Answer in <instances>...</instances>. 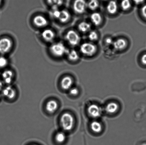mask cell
Wrapping results in <instances>:
<instances>
[{
	"mask_svg": "<svg viewBox=\"0 0 146 145\" xmlns=\"http://www.w3.org/2000/svg\"><path fill=\"white\" fill-rule=\"evenodd\" d=\"M8 60L5 56L2 55L0 56V68L3 69L5 68L8 65Z\"/></svg>",
	"mask_w": 146,
	"mask_h": 145,
	"instance_id": "26",
	"label": "cell"
},
{
	"mask_svg": "<svg viewBox=\"0 0 146 145\" xmlns=\"http://www.w3.org/2000/svg\"><path fill=\"white\" fill-rule=\"evenodd\" d=\"M90 18L92 22L96 26L99 25L102 21V17L98 12L93 13L91 14Z\"/></svg>",
	"mask_w": 146,
	"mask_h": 145,
	"instance_id": "20",
	"label": "cell"
},
{
	"mask_svg": "<svg viewBox=\"0 0 146 145\" xmlns=\"http://www.w3.org/2000/svg\"><path fill=\"white\" fill-rule=\"evenodd\" d=\"M134 2L136 4H140L142 3L145 0H133Z\"/></svg>",
	"mask_w": 146,
	"mask_h": 145,
	"instance_id": "32",
	"label": "cell"
},
{
	"mask_svg": "<svg viewBox=\"0 0 146 145\" xmlns=\"http://www.w3.org/2000/svg\"><path fill=\"white\" fill-rule=\"evenodd\" d=\"M50 53L54 57L60 58L66 55L68 49L62 42H54L49 48Z\"/></svg>",
	"mask_w": 146,
	"mask_h": 145,
	"instance_id": "1",
	"label": "cell"
},
{
	"mask_svg": "<svg viewBox=\"0 0 146 145\" xmlns=\"http://www.w3.org/2000/svg\"><path fill=\"white\" fill-rule=\"evenodd\" d=\"M51 9L61 8L63 5L64 0H46Z\"/></svg>",
	"mask_w": 146,
	"mask_h": 145,
	"instance_id": "14",
	"label": "cell"
},
{
	"mask_svg": "<svg viewBox=\"0 0 146 145\" xmlns=\"http://www.w3.org/2000/svg\"><path fill=\"white\" fill-rule=\"evenodd\" d=\"M107 9L110 14H114L116 13L118 10V5L115 1H111L107 6Z\"/></svg>",
	"mask_w": 146,
	"mask_h": 145,
	"instance_id": "21",
	"label": "cell"
},
{
	"mask_svg": "<svg viewBox=\"0 0 146 145\" xmlns=\"http://www.w3.org/2000/svg\"><path fill=\"white\" fill-rule=\"evenodd\" d=\"M90 127L92 131L96 133H101L102 130V126L99 122L94 121L90 124Z\"/></svg>",
	"mask_w": 146,
	"mask_h": 145,
	"instance_id": "19",
	"label": "cell"
},
{
	"mask_svg": "<svg viewBox=\"0 0 146 145\" xmlns=\"http://www.w3.org/2000/svg\"><path fill=\"white\" fill-rule=\"evenodd\" d=\"M103 1H107V0H103Z\"/></svg>",
	"mask_w": 146,
	"mask_h": 145,
	"instance_id": "35",
	"label": "cell"
},
{
	"mask_svg": "<svg viewBox=\"0 0 146 145\" xmlns=\"http://www.w3.org/2000/svg\"><path fill=\"white\" fill-rule=\"evenodd\" d=\"M2 94L8 99H12L15 97L16 92L11 86H8L3 89Z\"/></svg>",
	"mask_w": 146,
	"mask_h": 145,
	"instance_id": "13",
	"label": "cell"
},
{
	"mask_svg": "<svg viewBox=\"0 0 146 145\" xmlns=\"http://www.w3.org/2000/svg\"><path fill=\"white\" fill-rule=\"evenodd\" d=\"M74 120L72 115L69 113H64L61 116L60 123L61 127L65 131L72 130L74 125Z\"/></svg>",
	"mask_w": 146,
	"mask_h": 145,
	"instance_id": "3",
	"label": "cell"
},
{
	"mask_svg": "<svg viewBox=\"0 0 146 145\" xmlns=\"http://www.w3.org/2000/svg\"><path fill=\"white\" fill-rule=\"evenodd\" d=\"M58 106V104L56 101L50 100L47 102L46 106V109L48 113H53L57 110Z\"/></svg>",
	"mask_w": 146,
	"mask_h": 145,
	"instance_id": "17",
	"label": "cell"
},
{
	"mask_svg": "<svg viewBox=\"0 0 146 145\" xmlns=\"http://www.w3.org/2000/svg\"><path fill=\"white\" fill-rule=\"evenodd\" d=\"M51 14L54 20L61 24H65L68 22L71 17L69 11L61 8L51 9Z\"/></svg>",
	"mask_w": 146,
	"mask_h": 145,
	"instance_id": "2",
	"label": "cell"
},
{
	"mask_svg": "<svg viewBox=\"0 0 146 145\" xmlns=\"http://www.w3.org/2000/svg\"><path fill=\"white\" fill-rule=\"evenodd\" d=\"M3 0H0V6H1V4L2 3Z\"/></svg>",
	"mask_w": 146,
	"mask_h": 145,
	"instance_id": "34",
	"label": "cell"
},
{
	"mask_svg": "<svg viewBox=\"0 0 146 145\" xmlns=\"http://www.w3.org/2000/svg\"><path fill=\"white\" fill-rule=\"evenodd\" d=\"M66 136L65 133L63 132H58L55 136V140L58 143H62L66 140Z\"/></svg>",
	"mask_w": 146,
	"mask_h": 145,
	"instance_id": "23",
	"label": "cell"
},
{
	"mask_svg": "<svg viewBox=\"0 0 146 145\" xmlns=\"http://www.w3.org/2000/svg\"><path fill=\"white\" fill-rule=\"evenodd\" d=\"M88 38L90 40L94 41L97 40L98 38V34L94 31L90 32L88 35Z\"/></svg>",
	"mask_w": 146,
	"mask_h": 145,
	"instance_id": "27",
	"label": "cell"
},
{
	"mask_svg": "<svg viewBox=\"0 0 146 145\" xmlns=\"http://www.w3.org/2000/svg\"><path fill=\"white\" fill-rule=\"evenodd\" d=\"M78 29L82 33L88 32L91 29V25L88 22L83 21L79 24Z\"/></svg>",
	"mask_w": 146,
	"mask_h": 145,
	"instance_id": "22",
	"label": "cell"
},
{
	"mask_svg": "<svg viewBox=\"0 0 146 145\" xmlns=\"http://www.w3.org/2000/svg\"><path fill=\"white\" fill-rule=\"evenodd\" d=\"M87 112L89 115L93 118H97L100 117L102 114L101 108L98 105L92 104L87 108Z\"/></svg>",
	"mask_w": 146,
	"mask_h": 145,
	"instance_id": "10",
	"label": "cell"
},
{
	"mask_svg": "<svg viewBox=\"0 0 146 145\" xmlns=\"http://www.w3.org/2000/svg\"><path fill=\"white\" fill-rule=\"evenodd\" d=\"M79 91L76 88H71L70 89V94L73 96H76L78 94Z\"/></svg>",
	"mask_w": 146,
	"mask_h": 145,
	"instance_id": "28",
	"label": "cell"
},
{
	"mask_svg": "<svg viewBox=\"0 0 146 145\" xmlns=\"http://www.w3.org/2000/svg\"><path fill=\"white\" fill-rule=\"evenodd\" d=\"M121 6L123 10H127L131 8V1L130 0H123L121 2Z\"/></svg>",
	"mask_w": 146,
	"mask_h": 145,
	"instance_id": "25",
	"label": "cell"
},
{
	"mask_svg": "<svg viewBox=\"0 0 146 145\" xmlns=\"http://www.w3.org/2000/svg\"><path fill=\"white\" fill-rule=\"evenodd\" d=\"M12 39L8 37H4L0 39V54L2 55L9 52L13 47Z\"/></svg>",
	"mask_w": 146,
	"mask_h": 145,
	"instance_id": "5",
	"label": "cell"
},
{
	"mask_svg": "<svg viewBox=\"0 0 146 145\" xmlns=\"http://www.w3.org/2000/svg\"><path fill=\"white\" fill-rule=\"evenodd\" d=\"M32 22L36 28L44 29L46 28L48 24V20L46 17L40 14L35 16L33 18Z\"/></svg>",
	"mask_w": 146,
	"mask_h": 145,
	"instance_id": "8",
	"label": "cell"
},
{
	"mask_svg": "<svg viewBox=\"0 0 146 145\" xmlns=\"http://www.w3.org/2000/svg\"><path fill=\"white\" fill-rule=\"evenodd\" d=\"M113 45L115 49L117 50H121L126 47L127 42L125 39L120 38L114 41Z\"/></svg>",
	"mask_w": 146,
	"mask_h": 145,
	"instance_id": "16",
	"label": "cell"
},
{
	"mask_svg": "<svg viewBox=\"0 0 146 145\" xmlns=\"http://www.w3.org/2000/svg\"><path fill=\"white\" fill-rule=\"evenodd\" d=\"M118 109V104L114 102H111L107 104L105 108L106 112L110 114H114L116 113Z\"/></svg>",
	"mask_w": 146,
	"mask_h": 145,
	"instance_id": "15",
	"label": "cell"
},
{
	"mask_svg": "<svg viewBox=\"0 0 146 145\" xmlns=\"http://www.w3.org/2000/svg\"><path fill=\"white\" fill-rule=\"evenodd\" d=\"M73 83V79L70 76H65L62 78L61 81V87L64 90H68L71 89Z\"/></svg>",
	"mask_w": 146,
	"mask_h": 145,
	"instance_id": "11",
	"label": "cell"
},
{
	"mask_svg": "<svg viewBox=\"0 0 146 145\" xmlns=\"http://www.w3.org/2000/svg\"><path fill=\"white\" fill-rule=\"evenodd\" d=\"M141 62L144 65H146V54H144L141 57Z\"/></svg>",
	"mask_w": 146,
	"mask_h": 145,
	"instance_id": "31",
	"label": "cell"
},
{
	"mask_svg": "<svg viewBox=\"0 0 146 145\" xmlns=\"http://www.w3.org/2000/svg\"><path fill=\"white\" fill-rule=\"evenodd\" d=\"M99 3L98 0H90L87 3V7L92 10H94L98 8Z\"/></svg>",
	"mask_w": 146,
	"mask_h": 145,
	"instance_id": "24",
	"label": "cell"
},
{
	"mask_svg": "<svg viewBox=\"0 0 146 145\" xmlns=\"http://www.w3.org/2000/svg\"><path fill=\"white\" fill-rule=\"evenodd\" d=\"M87 3L85 0H75L73 4V9L77 14H82L85 12Z\"/></svg>",
	"mask_w": 146,
	"mask_h": 145,
	"instance_id": "9",
	"label": "cell"
},
{
	"mask_svg": "<svg viewBox=\"0 0 146 145\" xmlns=\"http://www.w3.org/2000/svg\"><path fill=\"white\" fill-rule=\"evenodd\" d=\"M106 42L107 45H111V44L113 45V40L111 38H108L106 39Z\"/></svg>",
	"mask_w": 146,
	"mask_h": 145,
	"instance_id": "30",
	"label": "cell"
},
{
	"mask_svg": "<svg viewBox=\"0 0 146 145\" xmlns=\"http://www.w3.org/2000/svg\"><path fill=\"white\" fill-rule=\"evenodd\" d=\"M66 56L68 60L72 62H76L79 58L78 52L74 49L68 50Z\"/></svg>",
	"mask_w": 146,
	"mask_h": 145,
	"instance_id": "18",
	"label": "cell"
},
{
	"mask_svg": "<svg viewBox=\"0 0 146 145\" xmlns=\"http://www.w3.org/2000/svg\"><path fill=\"white\" fill-rule=\"evenodd\" d=\"M80 51L83 54L87 56L94 55L97 51V46L91 43L86 42L82 44Z\"/></svg>",
	"mask_w": 146,
	"mask_h": 145,
	"instance_id": "6",
	"label": "cell"
},
{
	"mask_svg": "<svg viewBox=\"0 0 146 145\" xmlns=\"http://www.w3.org/2000/svg\"><path fill=\"white\" fill-rule=\"evenodd\" d=\"M3 82L1 79H0V90L3 89Z\"/></svg>",
	"mask_w": 146,
	"mask_h": 145,
	"instance_id": "33",
	"label": "cell"
},
{
	"mask_svg": "<svg viewBox=\"0 0 146 145\" xmlns=\"http://www.w3.org/2000/svg\"><path fill=\"white\" fill-rule=\"evenodd\" d=\"M64 38L66 42L71 46H77L79 44L81 38L77 32L74 30H70L66 33Z\"/></svg>",
	"mask_w": 146,
	"mask_h": 145,
	"instance_id": "4",
	"label": "cell"
},
{
	"mask_svg": "<svg viewBox=\"0 0 146 145\" xmlns=\"http://www.w3.org/2000/svg\"><path fill=\"white\" fill-rule=\"evenodd\" d=\"M41 36L44 42L51 44L54 42L56 35L53 30L50 28H46L41 32Z\"/></svg>",
	"mask_w": 146,
	"mask_h": 145,
	"instance_id": "7",
	"label": "cell"
},
{
	"mask_svg": "<svg viewBox=\"0 0 146 145\" xmlns=\"http://www.w3.org/2000/svg\"><path fill=\"white\" fill-rule=\"evenodd\" d=\"M141 12L143 16L146 19V4L141 8Z\"/></svg>",
	"mask_w": 146,
	"mask_h": 145,
	"instance_id": "29",
	"label": "cell"
},
{
	"mask_svg": "<svg viewBox=\"0 0 146 145\" xmlns=\"http://www.w3.org/2000/svg\"><path fill=\"white\" fill-rule=\"evenodd\" d=\"M14 73L11 70H6L2 73V77L4 83L9 85L12 81Z\"/></svg>",
	"mask_w": 146,
	"mask_h": 145,
	"instance_id": "12",
	"label": "cell"
}]
</instances>
